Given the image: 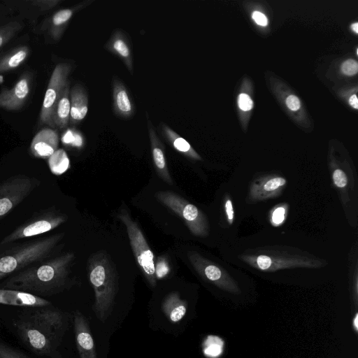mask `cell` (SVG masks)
Segmentation results:
<instances>
[{
	"instance_id": "obj_23",
	"label": "cell",
	"mask_w": 358,
	"mask_h": 358,
	"mask_svg": "<svg viewBox=\"0 0 358 358\" xmlns=\"http://www.w3.org/2000/svg\"><path fill=\"white\" fill-rule=\"evenodd\" d=\"M162 310L169 321L178 322L186 314L187 303L182 299L176 292L169 293L164 299Z\"/></svg>"
},
{
	"instance_id": "obj_36",
	"label": "cell",
	"mask_w": 358,
	"mask_h": 358,
	"mask_svg": "<svg viewBox=\"0 0 358 358\" xmlns=\"http://www.w3.org/2000/svg\"><path fill=\"white\" fill-rule=\"evenodd\" d=\"M239 108L245 111L250 110L253 106V102L246 94H241L238 98Z\"/></svg>"
},
{
	"instance_id": "obj_6",
	"label": "cell",
	"mask_w": 358,
	"mask_h": 358,
	"mask_svg": "<svg viewBox=\"0 0 358 358\" xmlns=\"http://www.w3.org/2000/svg\"><path fill=\"white\" fill-rule=\"evenodd\" d=\"M64 234H57L16 246L0 255V280L47 259L55 250Z\"/></svg>"
},
{
	"instance_id": "obj_10",
	"label": "cell",
	"mask_w": 358,
	"mask_h": 358,
	"mask_svg": "<svg viewBox=\"0 0 358 358\" xmlns=\"http://www.w3.org/2000/svg\"><path fill=\"white\" fill-rule=\"evenodd\" d=\"M287 184L286 178L280 173H256L248 185L244 203L252 205L275 199L282 194Z\"/></svg>"
},
{
	"instance_id": "obj_4",
	"label": "cell",
	"mask_w": 358,
	"mask_h": 358,
	"mask_svg": "<svg viewBox=\"0 0 358 358\" xmlns=\"http://www.w3.org/2000/svg\"><path fill=\"white\" fill-rule=\"evenodd\" d=\"M87 269L95 296L93 310L96 318L105 322L112 312L118 290L116 266L105 250H99L88 259Z\"/></svg>"
},
{
	"instance_id": "obj_25",
	"label": "cell",
	"mask_w": 358,
	"mask_h": 358,
	"mask_svg": "<svg viewBox=\"0 0 358 358\" xmlns=\"http://www.w3.org/2000/svg\"><path fill=\"white\" fill-rule=\"evenodd\" d=\"M30 49L28 46H20L10 50L0 57V73L12 71L21 64L28 58Z\"/></svg>"
},
{
	"instance_id": "obj_41",
	"label": "cell",
	"mask_w": 358,
	"mask_h": 358,
	"mask_svg": "<svg viewBox=\"0 0 358 358\" xmlns=\"http://www.w3.org/2000/svg\"><path fill=\"white\" fill-rule=\"evenodd\" d=\"M352 27V29L357 34L358 33V23L357 22H355L354 24H352L351 26Z\"/></svg>"
},
{
	"instance_id": "obj_27",
	"label": "cell",
	"mask_w": 358,
	"mask_h": 358,
	"mask_svg": "<svg viewBox=\"0 0 358 358\" xmlns=\"http://www.w3.org/2000/svg\"><path fill=\"white\" fill-rule=\"evenodd\" d=\"M48 166L50 171L60 176L69 168V159L66 152L63 149H57L49 158Z\"/></svg>"
},
{
	"instance_id": "obj_29",
	"label": "cell",
	"mask_w": 358,
	"mask_h": 358,
	"mask_svg": "<svg viewBox=\"0 0 358 358\" xmlns=\"http://www.w3.org/2000/svg\"><path fill=\"white\" fill-rule=\"evenodd\" d=\"M224 341L222 338L215 336H208L205 342L204 354L210 358H217L223 352Z\"/></svg>"
},
{
	"instance_id": "obj_34",
	"label": "cell",
	"mask_w": 358,
	"mask_h": 358,
	"mask_svg": "<svg viewBox=\"0 0 358 358\" xmlns=\"http://www.w3.org/2000/svg\"><path fill=\"white\" fill-rule=\"evenodd\" d=\"M62 0H34L31 3L41 11H47L61 3Z\"/></svg>"
},
{
	"instance_id": "obj_26",
	"label": "cell",
	"mask_w": 358,
	"mask_h": 358,
	"mask_svg": "<svg viewBox=\"0 0 358 358\" xmlns=\"http://www.w3.org/2000/svg\"><path fill=\"white\" fill-rule=\"evenodd\" d=\"M164 136L169 143L179 152L194 160H201L200 155L182 137L165 124H162Z\"/></svg>"
},
{
	"instance_id": "obj_1",
	"label": "cell",
	"mask_w": 358,
	"mask_h": 358,
	"mask_svg": "<svg viewBox=\"0 0 358 358\" xmlns=\"http://www.w3.org/2000/svg\"><path fill=\"white\" fill-rule=\"evenodd\" d=\"M220 249L224 260L230 264L263 275L318 270L329 265L324 255L302 238L270 229L238 237Z\"/></svg>"
},
{
	"instance_id": "obj_9",
	"label": "cell",
	"mask_w": 358,
	"mask_h": 358,
	"mask_svg": "<svg viewBox=\"0 0 358 358\" xmlns=\"http://www.w3.org/2000/svg\"><path fill=\"white\" fill-rule=\"evenodd\" d=\"M118 218L126 227L134 255L144 277L152 287L156 286L155 255L141 228L127 210L122 208Z\"/></svg>"
},
{
	"instance_id": "obj_12",
	"label": "cell",
	"mask_w": 358,
	"mask_h": 358,
	"mask_svg": "<svg viewBox=\"0 0 358 358\" xmlns=\"http://www.w3.org/2000/svg\"><path fill=\"white\" fill-rule=\"evenodd\" d=\"M39 182L25 175L11 177L0 185V219L22 201Z\"/></svg>"
},
{
	"instance_id": "obj_21",
	"label": "cell",
	"mask_w": 358,
	"mask_h": 358,
	"mask_svg": "<svg viewBox=\"0 0 358 358\" xmlns=\"http://www.w3.org/2000/svg\"><path fill=\"white\" fill-rule=\"evenodd\" d=\"M113 100L115 113L123 118L131 117L134 107L124 85L118 79L113 82Z\"/></svg>"
},
{
	"instance_id": "obj_33",
	"label": "cell",
	"mask_w": 358,
	"mask_h": 358,
	"mask_svg": "<svg viewBox=\"0 0 358 358\" xmlns=\"http://www.w3.org/2000/svg\"><path fill=\"white\" fill-rule=\"evenodd\" d=\"M0 358H29L20 351L0 341Z\"/></svg>"
},
{
	"instance_id": "obj_32",
	"label": "cell",
	"mask_w": 358,
	"mask_h": 358,
	"mask_svg": "<svg viewBox=\"0 0 358 358\" xmlns=\"http://www.w3.org/2000/svg\"><path fill=\"white\" fill-rule=\"evenodd\" d=\"M171 271L169 264L167 259L164 256L157 258L155 263V271L156 279H162L165 278Z\"/></svg>"
},
{
	"instance_id": "obj_16",
	"label": "cell",
	"mask_w": 358,
	"mask_h": 358,
	"mask_svg": "<svg viewBox=\"0 0 358 358\" xmlns=\"http://www.w3.org/2000/svg\"><path fill=\"white\" fill-rule=\"evenodd\" d=\"M147 120L154 166L159 176L169 185H173V180L167 166L164 145L159 138L152 122L148 117Z\"/></svg>"
},
{
	"instance_id": "obj_11",
	"label": "cell",
	"mask_w": 358,
	"mask_h": 358,
	"mask_svg": "<svg viewBox=\"0 0 358 358\" xmlns=\"http://www.w3.org/2000/svg\"><path fill=\"white\" fill-rule=\"evenodd\" d=\"M71 65L69 63H59L55 67L46 89L38 117V125H48L55 128L52 115L56 104L68 82L71 71Z\"/></svg>"
},
{
	"instance_id": "obj_14",
	"label": "cell",
	"mask_w": 358,
	"mask_h": 358,
	"mask_svg": "<svg viewBox=\"0 0 358 358\" xmlns=\"http://www.w3.org/2000/svg\"><path fill=\"white\" fill-rule=\"evenodd\" d=\"M32 74L24 72L11 88H4L0 92V108L17 111L27 102L32 86Z\"/></svg>"
},
{
	"instance_id": "obj_39",
	"label": "cell",
	"mask_w": 358,
	"mask_h": 358,
	"mask_svg": "<svg viewBox=\"0 0 358 358\" xmlns=\"http://www.w3.org/2000/svg\"><path fill=\"white\" fill-rule=\"evenodd\" d=\"M349 103L350 106L354 108H358V99L356 94H353L350 96L349 99Z\"/></svg>"
},
{
	"instance_id": "obj_31",
	"label": "cell",
	"mask_w": 358,
	"mask_h": 358,
	"mask_svg": "<svg viewBox=\"0 0 358 358\" xmlns=\"http://www.w3.org/2000/svg\"><path fill=\"white\" fill-rule=\"evenodd\" d=\"M62 141L66 145L74 148H80L83 145V138L80 133L68 130L63 136Z\"/></svg>"
},
{
	"instance_id": "obj_5",
	"label": "cell",
	"mask_w": 358,
	"mask_h": 358,
	"mask_svg": "<svg viewBox=\"0 0 358 358\" xmlns=\"http://www.w3.org/2000/svg\"><path fill=\"white\" fill-rule=\"evenodd\" d=\"M187 257L194 270L205 282L228 294L242 293V282L248 276L240 268L225 260L207 257L196 250L189 251Z\"/></svg>"
},
{
	"instance_id": "obj_3",
	"label": "cell",
	"mask_w": 358,
	"mask_h": 358,
	"mask_svg": "<svg viewBox=\"0 0 358 358\" xmlns=\"http://www.w3.org/2000/svg\"><path fill=\"white\" fill-rule=\"evenodd\" d=\"M73 252L34 263L8 278L1 288L26 292L38 296L57 294L68 285Z\"/></svg>"
},
{
	"instance_id": "obj_37",
	"label": "cell",
	"mask_w": 358,
	"mask_h": 358,
	"mask_svg": "<svg viewBox=\"0 0 358 358\" xmlns=\"http://www.w3.org/2000/svg\"><path fill=\"white\" fill-rule=\"evenodd\" d=\"M287 107L292 110H297L300 107V101L295 95H289L286 99Z\"/></svg>"
},
{
	"instance_id": "obj_20",
	"label": "cell",
	"mask_w": 358,
	"mask_h": 358,
	"mask_svg": "<svg viewBox=\"0 0 358 358\" xmlns=\"http://www.w3.org/2000/svg\"><path fill=\"white\" fill-rule=\"evenodd\" d=\"M71 111L69 122L77 124L86 116L88 111V96L80 85H75L70 90Z\"/></svg>"
},
{
	"instance_id": "obj_28",
	"label": "cell",
	"mask_w": 358,
	"mask_h": 358,
	"mask_svg": "<svg viewBox=\"0 0 358 358\" xmlns=\"http://www.w3.org/2000/svg\"><path fill=\"white\" fill-rule=\"evenodd\" d=\"M289 206L287 203H280L274 206L268 213V222L273 227H280L287 216Z\"/></svg>"
},
{
	"instance_id": "obj_40",
	"label": "cell",
	"mask_w": 358,
	"mask_h": 358,
	"mask_svg": "<svg viewBox=\"0 0 358 358\" xmlns=\"http://www.w3.org/2000/svg\"><path fill=\"white\" fill-rule=\"evenodd\" d=\"M353 328L356 332H357L358 330V314L356 313L353 321H352Z\"/></svg>"
},
{
	"instance_id": "obj_22",
	"label": "cell",
	"mask_w": 358,
	"mask_h": 358,
	"mask_svg": "<svg viewBox=\"0 0 358 358\" xmlns=\"http://www.w3.org/2000/svg\"><path fill=\"white\" fill-rule=\"evenodd\" d=\"M106 48L119 57L129 71L133 73V58L131 46L126 36L120 31H116L106 45Z\"/></svg>"
},
{
	"instance_id": "obj_19",
	"label": "cell",
	"mask_w": 358,
	"mask_h": 358,
	"mask_svg": "<svg viewBox=\"0 0 358 358\" xmlns=\"http://www.w3.org/2000/svg\"><path fill=\"white\" fill-rule=\"evenodd\" d=\"M92 2V1H85L73 7L59 10L54 13L50 18L47 27L50 37L55 41L59 40L73 15Z\"/></svg>"
},
{
	"instance_id": "obj_13",
	"label": "cell",
	"mask_w": 358,
	"mask_h": 358,
	"mask_svg": "<svg viewBox=\"0 0 358 358\" xmlns=\"http://www.w3.org/2000/svg\"><path fill=\"white\" fill-rule=\"evenodd\" d=\"M66 220V216L64 214L55 212L48 213L18 227L5 237L1 244L42 234L57 228Z\"/></svg>"
},
{
	"instance_id": "obj_30",
	"label": "cell",
	"mask_w": 358,
	"mask_h": 358,
	"mask_svg": "<svg viewBox=\"0 0 358 358\" xmlns=\"http://www.w3.org/2000/svg\"><path fill=\"white\" fill-rule=\"evenodd\" d=\"M22 27V23L17 21H12L0 26V48L13 38Z\"/></svg>"
},
{
	"instance_id": "obj_7",
	"label": "cell",
	"mask_w": 358,
	"mask_h": 358,
	"mask_svg": "<svg viewBox=\"0 0 358 358\" xmlns=\"http://www.w3.org/2000/svg\"><path fill=\"white\" fill-rule=\"evenodd\" d=\"M219 194L217 227L222 241L221 247L238 237L239 227L246 215V208L241 194L229 182L221 187Z\"/></svg>"
},
{
	"instance_id": "obj_38",
	"label": "cell",
	"mask_w": 358,
	"mask_h": 358,
	"mask_svg": "<svg viewBox=\"0 0 358 358\" xmlns=\"http://www.w3.org/2000/svg\"><path fill=\"white\" fill-rule=\"evenodd\" d=\"M252 17L255 22L261 26H266L268 23V20L265 15L259 11H254Z\"/></svg>"
},
{
	"instance_id": "obj_18",
	"label": "cell",
	"mask_w": 358,
	"mask_h": 358,
	"mask_svg": "<svg viewBox=\"0 0 358 358\" xmlns=\"http://www.w3.org/2000/svg\"><path fill=\"white\" fill-rule=\"evenodd\" d=\"M0 303L24 308H38L50 306L43 297L23 291L0 288Z\"/></svg>"
},
{
	"instance_id": "obj_35",
	"label": "cell",
	"mask_w": 358,
	"mask_h": 358,
	"mask_svg": "<svg viewBox=\"0 0 358 358\" xmlns=\"http://www.w3.org/2000/svg\"><path fill=\"white\" fill-rule=\"evenodd\" d=\"M343 73L348 76H352L358 71V64L355 60L348 59L341 66Z\"/></svg>"
},
{
	"instance_id": "obj_24",
	"label": "cell",
	"mask_w": 358,
	"mask_h": 358,
	"mask_svg": "<svg viewBox=\"0 0 358 358\" xmlns=\"http://www.w3.org/2000/svg\"><path fill=\"white\" fill-rule=\"evenodd\" d=\"M69 84V81L64 88L52 115L54 125L59 129L66 128L69 122L71 111Z\"/></svg>"
},
{
	"instance_id": "obj_2",
	"label": "cell",
	"mask_w": 358,
	"mask_h": 358,
	"mask_svg": "<svg viewBox=\"0 0 358 358\" xmlns=\"http://www.w3.org/2000/svg\"><path fill=\"white\" fill-rule=\"evenodd\" d=\"M67 326L66 313L49 306L24 310L15 322L22 342L34 353L58 358L57 349Z\"/></svg>"
},
{
	"instance_id": "obj_15",
	"label": "cell",
	"mask_w": 358,
	"mask_h": 358,
	"mask_svg": "<svg viewBox=\"0 0 358 358\" xmlns=\"http://www.w3.org/2000/svg\"><path fill=\"white\" fill-rule=\"evenodd\" d=\"M74 332L80 358H97L88 321L79 310L74 313Z\"/></svg>"
},
{
	"instance_id": "obj_17",
	"label": "cell",
	"mask_w": 358,
	"mask_h": 358,
	"mask_svg": "<svg viewBox=\"0 0 358 358\" xmlns=\"http://www.w3.org/2000/svg\"><path fill=\"white\" fill-rule=\"evenodd\" d=\"M59 145V135L52 128L40 130L33 138L30 144V152L35 157L49 158Z\"/></svg>"
},
{
	"instance_id": "obj_8",
	"label": "cell",
	"mask_w": 358,
	"mask_h": 358,
	"mask_svg": "<svg viewBox=\"0 0 358 358\" xmlns=\"http://www.w3.org/2000/svg\"><path fill=\"white\" fill-rule=\"evenodd\" d=\"M155 198L178 215L194 236L201 238L210 237L211 222L203 210L172 191L157 192Z\"/></svg>"
}]
</instances>
